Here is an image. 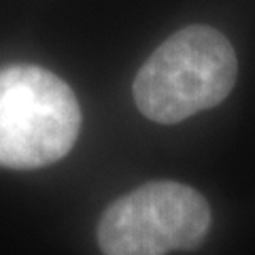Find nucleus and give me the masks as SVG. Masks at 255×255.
<instances>
[{"mask_svg":"<svg viewBox=\"0 0 255 255\" xmlns=\"http://www.w3.org/2000/svg\"><path fill=\"white\" fill-rule=\"evenodd\" d=\"M238 60L211 26H187L157 47L134 79V102L155 124H179L217 107L232 92Z\"/></svg>","mask_w":255,"mask_h":255,"instance_id":"1","label":"nucleus"},{"mask_svg":"<svg viewBox=\"0 0 255 255\" xmlns=\"http://www.w3.org/2000/svg\"><path fill=\"white\" fill-rule=\"evenodd\" d=\"M81 109L58 75L34 64L0 68V166L43 168L73 149Z\"/></svg>","mask_w":255,"mask_h":255,"instance_id":"2","label":"nucleus"},{"mask_svg":"<svg viewBox=\"0 0 255 255\" xmlns=\"http://www.w3.org/2000/svg\"><path fill=\"white\" fill-rule=\"evenodd\" d=\"M211 230V206L177 181H151L109 206L98 223L105 255H166L196 249Z\"/></svg>","mask_w":255,"mask_h":255,"instance_id":"3","label":"nucleus"}]
</instances>
